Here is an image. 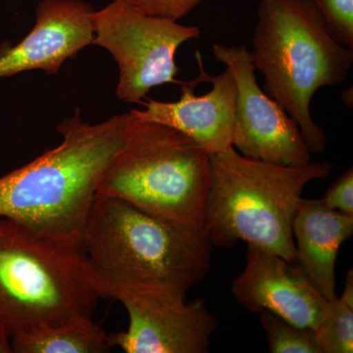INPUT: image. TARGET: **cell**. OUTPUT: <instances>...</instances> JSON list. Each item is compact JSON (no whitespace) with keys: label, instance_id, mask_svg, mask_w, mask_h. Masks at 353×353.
Returning <instances> with one entry per match:
<instances>
[{"label":"cell","instance_id":"6da1fadb","mask_svg":"<svg viewBox=\"0 0 353 353\" xmlns=\"http://www.w3.org/2000/svg\"><path fill=\"white\" fill-rule=\"evenodd\" d=\"M129 123L125 113L90 125L78 109L57 127L63 138L59 145L0 176V218L83 252V229L99 181L124 145Z\"/></svg>","mask_w":353,"mask_h":353},{"label":"cell","instance_id":"7a4b0ae2","mask_svg":"<svg viewBox=\"0 0 353 353\" xmlns=\"http://www.w3.org/2000/svg\"><path fill=\"white\" fill-rule=\"evenodd\" d=\"M212 248L203 231L99 196L82 238L99 292L108 287L180 301L208 275Z\"/></svg>","mask_w":353,"mask_h":353},{"label":"cell","instance_id":"3957f363","mask_svg":"<svg viewBox=\"0 0 353 353\" xmlns=\"http://www.w3.org/2000/svg\"><path fill=\"white\" fill-rule=\"evenodd\" d=\"M250 52L264 77V92L278 102L299 127L309 152L327 145L310 106L315 92L345 82L353 50L330 34L311 0H260Z\"/></svg>","mask_w":353,"mask_h":353},{"label":"cell","instance_id":"277c9868","mask_svg":"<svg viewBox=\"0 0 353 353\" xmlns=\"http://www.w3.org/2000/svg\"><path fill=\"white\" fill-rule=\"evenodd\" d=\"M328 162L283 166L246 157L234 146L211 154L203 233L213 246L239 241L296 262L292 222L309 183L328 178Z\"/></svg>","mask_w":353,"mask_h":353},{"label":"cell","instance_id":"5b68a950","mask_svg":"<svg viewBox=\"0 0 353 353\" xmlns=\"http://www.w3.org/2000/svg\"><path fill=\"white\" fill-rule=\"evenodd\" d=\"M101 299L82 250L0 218V328L11 339L92 318Z\"/></svg>","mask_w":353,"mask_h":353},{"label":"cell","instance_id":"8992f818","mask_svg":"<svg viewBox=\"0 0 353 353\" xmlns=\"http://www.w3.org/2000/svg\"><path fill=\"white\" fill-rule=\"evenodd\" d=\"M129 114L126 141L104 171L97 196L203 231L210 153L174 128Z\"/></svg>","mask_w":353,"mask_h":353},{"label":"cell","instance_id":"52a82bcc","mask_svg":"<svg viewBox=\"0 0 353 353\" xmlns=\"http://www.w3.org/2000/svg\"><path fill=\"white\" fill-rule=\"evenodd\" d=\"M92 27V44L108 50L119 67L118 99L139 103L153 88L181 83L176 50L201 37L199 28L146 14L134 0H113L94 11Z\"/></svg>","mask_w":353,"mask_h":353},{"label":"cell","instance_id":"ba28073f","mask_svg":"<svg viewBox=\"0 0 353 353\" xmlns=\"http://www.w3.org/2000/svg\"><path fill=\"white\" fill-rule=\"evenodd\" d=\"M215 59L231 72L236 85L233 146L253 159L283 166L311 162V152L289 114L259 87L245 46L214 43Z\"/></svg>","mask_w":353,"mask_h":353},{"label":"cell","instance_id":"9c48e42d","mask_svg":"<svg viewBox=\"0 0 353 353\" xmlns=\"http://www.w3.org/2000/svg\"><path fill=\"white\" fill-rule=\"evenodd\" d=\"M126 308L127 331L109 334L108 345L127 353H206L218 328L204 299L180 301L114 288L99 289Z\"/></svg>","mask_w":353,"mask_h":353},{"label":"cell","instance_id":"30bf717a","mask_svg":"<svg viewBox=\"0 0 353 353\" xmlns=\"http://www.w3.org/2000/svg\"><path fill=\"white\" fill-rule=\"evenodd\" d=\"M201 74L196 80L182 83V95L175 102L148 99L141 101L145 110L130 112L139 120L159 123L189 137L203 150L215 154L233 146L236 85L229 69L209 76L196 52Z\"/></svg>","mask_w":353,"mask_h":353},{"label":"cell","instance_id":"8fae6325","mask_svg":"<svg viewBox=\"0 0 353 353\" xmlns=\"http://www.w3.org/2000/svg\"><path fill=\"white\" fill-rule=\"evenodd\" d=\"M232 292L246 310L268 311L313 330L328 303L299 265L253 245H248L245 266L232 283Z\"/></svg>","mask_w":353,"mask_h":353},{"label":"cell","instance_id":"7c38bea8","mask_svg":"<svg viewBox=\"0 0 353 353\" xmlns=\"http://www.w3.org/2000/svg\"><path fill=\"white\" fill-rule=\"evenodd\" d=\"M31 32L17 46L0 44V78L22 72H59L69 58L92 44V6L82 0H41Z\"/></svg>","mask_w":353,"mask_h":353},{"label":"cell","instance_id":"4fadbf2b","mask_svg":"<svg viewBox=\"0 0 353 353\" xmlns=\"http://www.w3.org/2000/svg\"><path fill=\"white\" fill-rule=\"evenodd\" d=\"M352 234L353 216L327 208L321 199L299 201L292 222L296 263L327 301L338 296L336 257Z\"/></svg>","mask_w":353,"mask_h":353},{"label":"cell","instance_id":"5bb4252c","mask_svg":"<svg viewBox=\"0 0 353 353\" xmlns=\"http://www.w3.org/2000/svg\"><path fill=\"white\" fill-rule=\"evenodd\" d=\"M108 336L92 318L44 327L11 339L16 353L108 352Z\"/></svg>","mask_w":353,"mask_h":353},{"label":"cell","instance_id":"9a60e30c","mask_svg":"<svg viewBox=\"0 0 353 353\" xmlns=\"http://www.w3.org/2000/svg\"><path fill=\"white\" fill-rule=\"evenodd\" d=\"M321 353L353 352V272H347L341 296L328 301L314 329Z\"/></svg>","mask_w":353,"mask_h":353},{"label":"cell","instance_id":"2e32d148","mask_svg":"<svg viewBox=\"0 0 353 353\" xmlns=\"http://www.w3.org/2000/svg\"><path fill=\"white\" fill-rule=\"evenodd\" d=\"M259 315L271 352L321 353L314 330L296 326L268 311Z\"/></svg>","mask_w":353,"mask_h":353},{"label":"cell","instance_id":"e0dca14e","mask_svg":"<svg viewBox=\"0 0 353 353\" xmlns=\"http://www.w3.org/2000/svg\"><path fill=\"white\" fill-rule=\"evenodd\" d=\"M321 14L330 34L353 50V0H311Z\"/></svg>","mask_w":353,"mask_h":353},{"label":"cell","instance_id":"ac0fdd59","mask_svg":"<svg viewBox=\"0 0 353 353\" xmlns=\"http://www.w3.org/2000/svg\"><path fill=\"white\" fill-rule=\"evenodd\" d=\"M327 208L353 216V170L345 171L325 192L321 199Z\"/></svg>","mask_w":353,"mask_h":353},{"label":"cell","instance_id":"d6986e66","mask_svg":"<svg viewBox=\"0 0 353 353\" xmlns=\"http://www.w3.org/2000/svg\"><path fill=\"white\" fill-rule=\"evenodd\" d=\"M203 0H134L146 14L178 21L192 12Z\"/></svg>","mask_w":353,"mask_h":353},{"label":"cell","instance_id":"ffe728a7","mask_svg":"<svg viewBox=\"0 0 353 353\" xmlns=\"http://www.w3.org/2000/svg\"><path fill=\"white\" fill-rule=\"evenodd\" d=\"M13 350L11 347V340L3 330L0 328V353H12Z\"/></svg>","mask_w":353,"mask_h":353}]
</instances>
